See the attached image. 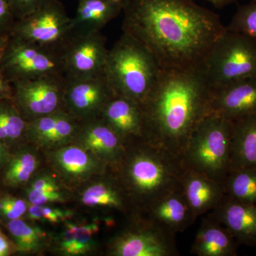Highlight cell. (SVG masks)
<instances>
[{"label":"cell","instance_id":"2e32d148","mask_svg":"<svg viewBox=\"0 0 256 256\" xmlns=\"http://www.w3.org/2000/svg\"><path fill=\"white\" fill-rule=\"evenodd\" d=\"M50 164L66 182H84L95 175L104 174L108 165L80 144L64 146L50 150Z\"/></svg>","mask_w":256,"mask_h":256},{"label":"cell","instance_id":"9c48e42d","mask_svg":"<svg viewBox=\"0 0 256 256\" xmlns=\"http://www.w3.org/2000/svg\"><path fill=\"white\" fill-rule=\"evenodd\" d=\"M111 240L109 252L114 256H175L178 255L176 235L152 222L139 218Z\"/></svg>","mask_w":256,"mask_h":256},{"label":"cell","instance_id":"8d00e7d4","mask_svg":"<svg viewBox=\"0 0 256 256\" xmlns=\"http://www.w3.org/2000/svg\"><path fill=\"white\" fill-rule=\"evenodd\" d=\"M28 188L42 192L60 191V188L54 178L48 174L37 176L32 180Z\"/></svg>","mask_w":256,"mask_h":256},{"label":"cell","instance_id":"603a6c76","mask_svg":"<svg viewBox=\"0 0 256 256\" xmlns=\"http://www.w3.org/2000/svg\"><path fill=\"white\" fill-rule=\"evenodd\" d=\"M242 168H256V114L233 121L232 170Z\"/></svg>","mask_w":256,"mask_h":256},{"label":"cell","instance_id":"cb8c5ba5","mask_svg":"<svg viewBox=\"0 0 256 256\" xmlns=\"http://www.w3.org/2000/svg\"><path fill=\"white\" fill-rule=\"evenodd\" d=\"M82 202L89 207H102L124 212L131 206L127 194L117 178L92 184L82 192Z\"/></svg>","mask_w":256,"mask_h":256},{"label":"cell","instance_id":"60d3db41","mask_svg":"<svg viewBox=\"0 0 256 256\" xmlns=\"http://www.w3.org/2000/svg\"><path fill=\"white\" fill-rule=\"evenodd\" d=\"M206 1L213 4L216 8H222L235 2L237 0H206Z\"/></svg>","mask_w":256,"mask_h":256},{"label":"cell","instance_id":"74e56055","mask_svg":"<svg viewBox=\"0 0 256 256\" xmlns=\"http://www.w3.org/2000/svg\"><path fill=\"white\" fill-rule=\"evenodd\" d=\"M13 85L0 70V100H12Z\"/></svg>","mask_w":256,"mask_h":256},{"label":"cell","instance_id":"f546056e","mask_svg":"<svg viewBox=\"0 0 256 256\" xmlns=\"http://www.w3.org/2000/svg\"><path fill=\"white\" fill-rule=\"evenodd\" d=\"M28 218L32 220L46 222L52 224H56L68 220L73 215L70 210H60L54 207L43 205L32 204L28 203V210L26 212Z\"/></svg>","mask_w":256,"mask_h":256},{"label":"cell","instance_id":"e575fe53","mask_svg":"<svg viewBox=\"0 0 256 256\" xmlns=\"http://www.w3.org/2000/svg\"><path fill=\"white\" fill-rule=\"evenodd\" d=\"M26 196L28 203L32 204L43 206L52 203H60L64 202V195L60 191L42 192L28 188Z\"/></svg>","mask_w":256,"mask_h":256},{"label":"cell","instance_id":"7a4b0ae2","mask_svg":"<svg viewBox=\"0 0 256 256\" xmlns=\"http://www.w3.org/2000/svg\"><path fill=\"white\" fill-rule=\"evenodd\" d=\"M210 94L200 66L162 68L142 104L144 139L182 156L194 130L208 114Z\"/></svg>","mask_w":256,"mask_h":256},{"label":"cell","instance_id":"d6a6232c","mask_svg":"<svg viewBox=\"0 0 256 256\" xmlns=\"http://www.w3.org/2000/svg\"><path fill=\"white\" fill-rule=\"evenodd\" d=\"M78 224L66 222L62 233L58 236L57 247L60 254L73 256Z\"/></svg>","mask_w":256,"mask_h":256},{"label":"cell","instance_id":"6da1fadb","mask_svg":"<svg viewBox=\"0 0 256 256\" xmlns=\"http://www.w3.org/2000/svg\"><path fill=\"white\" fill-rule=\"evenodd\" d=\"M122 31L162 68L198 66L227 30L218 15L193 0H122Z\"/></svg>","mask_w":256,"mask_h":256},{"label":"cell","instance_id":"5bb4252c","mask_svg":"<svg viewBox=\"0 0 256 256\" xmlns=\"http://www.w3.org/2000/svg\"><path fill=\"white\" fill-rule=\"evenodd\" d=\"M74 141L114 170L124 158L127 144L100 118L80 122Z\"/></svg>","mask_w":256,"mask_h":256},{"label":"cell","instance_id":"9a60e30c","mask_svg":"<svg viewBox=\"0 0 256 256\" xmlns=\"http://www.w3.org/2000/svg\"><path fill=\"white\" fill-rule=\"evenodd\" d=\"M80 124L63 109L28 122L25 138L35 146L52 150L73 142Z\"/></svg>","mask_w":256,"mask_h":256},{"label":"cell","instance_id":"44dd1931","mask_svg":"<svg viewBox=\"0 0 256 256\" xmlns=\"http://www.w3.org/2000/svg\"><path fill=\"white\" fill-rule=\"evenodd\" d=\"M238 246L226 227L208 215L202 220L190 252L198 256H235Z\"/></svg>","mask_w":256,"mask_h":256},{"label":"cell","instance_id":"ab89813d","mask_svg":"<svg viewBox=\"0 0 256 256\" xmlns=\"http://www.w3.org/2000/svg\"><path fill=\"white\" fill-rule=\"evenodd\" d=\"M9 152H8V146L0 141V170L4 168L6 162L10 158Z\"/></svg>","mask_w":256,"mask_h":256},{"label":"cell","instance_id":"52a82bcc","mask_svg":"<svg viewBox=\"0 0 256 256\" xmlns=\"http://www.w3.org/2000/svg\"><path fill=\"white\" fill-rule=\"evenodd\" d=\"M74 34L72 18L60 0H48L32 14L16 20L10 36L60 52Z\"/></svg>","mask_w":256,"mask_h":256},{"label":"cell","instance_id":"836d02e7","mask_svg":"<svg viewBox=\"0 0 256 256\" xmlns=\"http://www.w3.org/2000/svg\"><path fill=\"white\" fill-rule=\"evenodd\" d=\"M48 0H6L16 20L32 14Z\"/></svg>","mask_w":256,"mask_h":256},{"label":"cell","instance_id":"d590c367","mask_svg":"<svg viewBox=\"0 0 256 256\" xmlns=\"http://www.w3.org/2000/svg\"><path fill=\"white\" fill-rule=\"evenodd\" d=\"M16 22L6 0H0V36H10Z\"/></svg>","mask_w":256,"mask_h":256},{"label":"cell","instance_id":"83f0119b","mask_svg":"<svg viewBox=\"0 0 256 256\" xmlns=\"http://www.w3.org/2000/svg\"><path fill=\"white\" fill-rule=\"evenodd\" d=\"M8 228L12 236L18 252H38L46 244V234L44 230L22 218L10 220Z\"/></svg>","mask_w":256,"mask_h":256},{"label":"cell","instance_id":"7402d4cb","mask_svg":"<svg viewBox=\"0 0 256 256\" xmlns=\"http://www.w3.org/2000/svg\"><path fill=\"white\" fill-rule=\"evenodd\" d=\"M122 12V0H78L74 33L101 32Z\"/></svg>","mask_w":256,"mask_h":256},{"label":"cell","instance_id":"e0dca14e","mask_svg":"<svg viewBox=\"0 0 256 256\" xmlns=\"http://www.w3.org/2000/svg\"><path fill=\"white\" fill-rule=\"evenodd\" d=\"M210 215L226 227L239 245L256 246V204L244 203L225 195Z\"/></svg>","mask_w":256,"mask_h":256},{"label":"cell","instance_id":"d6986e66","mask_svg":"<svg viewBox=\"0 0 256 256\" xmlns=\"http://www.w3.org/2000/svg\"><path fill=\"white\" fill-rule=\"evenodd\" d=\"M144 213L146 218L174 234L184 232L196 220L181 186L156 200Z\"/></svg>","mask_w":256,"mask_h":256},{"label":"cell","instance_id":"277c9868","mask_svg":"<svg viewBox=\"0 0 256 256\" xmlns=\"http://www.w3.org/2000/svg\"><path fill=\"white\" fill-rule=\"evenodd\" d=\"M161 69L148 48L124 32L108 50L102 74L114 94L142 105L156 85Z\"/></svg>","mask_w":256,"mask_h":256},{"label":"cell","instance_id":"4dcf8cb0","mask_svg":"<svg viewBox=\"0 0 256 256\" xmlns=\"http://www.w3.org/2000/svg\"><path fill=\"white\" fill-rule=\"evenodd\" d=\"M99 226L96 223L78 224L73 256L85 255L95 248L96 234Z\"/></svg>","mask_w":256,"mask_h":256},{"label":"cell","instance_id":"30bf717a","mask_svg":"<svg viewBox=\"0 0 256 256\" xmlns=\"http://www.w3.org/2000/svg\"><path fill=\"white\" fill-rule=\"evenodd\" d=\"M66 78L46 76L12 82V101L28 122L64 109Z\"/></svg>","mask_w":256,"mask_h":256},{"label":"cell","instance_id":"ba28073f","mask_svg":"<svg viewBox=\"0 0 256 256\" xmlns=\"http://www.w3.org/2000/svg\"><path fill=\"white\" fill-rule=\"evenodd\" d=\"M0 70L12 84L46 76H65L60 52L11 36Z\"/></svg>","mask_w":256,"mask_h":256},{"label":"cell","instance_id":"ffe728a7","mask_svg":"<svg viewBox=\"0 0 256 256\" xmlns=\"http://www.w3.org/2000/svg\"><path fill=\"white\" fill-rule=\"evenodd\" d=\"M181 188L196 218L212 212L225 196L224 183L186 168Z\"/></svg>","mask_w":256,"mask_h":256},{"label":"cell","instance_id":"5b68a950","mask_svg":"<svg viewBox=\"0 0 256 256\" xmlns=\"http://www.w3.org/2000/svg\"><path fill=\"white\" fill-rule=\"evenodd\" d=\"M233 121L207 114L197 124L182 158L188 169L224 182L232 170Z\"/></svg>","mask_w":256,"mask_h":256},{"label":"cell","instance_id":"b9f144b4","mask_svg":"<svg viewBox=\"0 0 256 256\" xmlns=\"http://www.w3.org/2000/svg\"><path fill=\"white\" fill-rule=\"evenodd\" d=\"M10 38V36H9V35H8V36H0V60H1L3 54H4L5 48H6Z\"/></svg>","mask_w":256,"mask_h":256},{"label":"cell","instance_id":"f1b7e54d","mask_svg":"<svg viewBox=\"0 0 256 256\" xmlns=\"http://www.w3.org/2000/svg\"><path fill=\"white\" fill-rule=\"evenodd\" d=\"M226 28L256 41V0L240 6Z\"/></svg>","mask_w":256,"mask_h":256},{"label":"cell","instance_id":"7c38bea8","mask_svg":"<svg viewBox=\"0 0 256 256\" xmlns=\"http://www.w3.org/2000/svg\"><path fill=\"white\" fill-rule=\"evenodd\" d=\"M114 94L104 74L92 78L66 79L64 110L80 122L97 118Z\"/></svg>","mask_w":256,"mask_h":256},{"label":"cell","instance_id":"484cf974","mask_svg":"<svg viewBox=\"0 0 256 256\" xmlns=\"http://www.w3.org/2000/svg\"><path fill=\"white\" fill-rule=\"evenodd\" d=\"M223 183L227 196L244 203L256 204V168L232 170Z\"/></svg>","mask_w":256,"mask_h":256},{"label":"cell","instance_id":"d4e9b609","mask_svg":"<svg viewBox=\"0 0 256 256\" xmlns=\"http://www.w3.org/2000/svg\"><path fill=\"white\" fill-rule=\"evenodd\" d=\"M38 158L34 152L28 149L18 150L6 162L3 182L11 188H16L30 181L38 166Z\"/></svg>","mask_w":256,"mask_h":256},{"label":"cell","instance_id":"4fadbf2b","mask_svg":"<svg viewBox=\"0 0 256 256\" xmlns=\"http://www.w3.org/2000/svg\"><path fill=\"white\" fill-rule=\"evenodd\" d=\"M236 121L256 114V76L210 87L208 114Z\"/></svg>","mask_w":256,"mask_h":256},{"label":"cell","instance_id":"4316f807","mask_svg":"<svg viewBox=\"0 0 256 256\" xmlns=\"http://www.w3.org/2000/svg\"><path fill=\"white\" fill-rule=\"evenodd\" d=\"M28 124L12 100H0V141L6 146L18 142L25 138Z\"/></svg>","mask_w":256,"mask_h":256},{"label":"cell","instance_id":"1f68e13d","mask_svg":"<svg viewBox=\"0 0 256 256\" xmlns=\"http://www.w3.org/2000/svg\"><path fill=\"white\" fill-rule=\"evenodd\" d=\"M28 210V204L21 198L8 196L0 200V214L9 220L21 218Z\"/></svg>","mask_w":256,"mask_h":256},{"label":"cell","instance_id":"8fae6325","mask_svg":"<svg viewBox=\"0 0 256 256\" xmlns=\"http://www.w3.org/2000/svg\"><path fill=\"white\" fill-rule=\"evenodd\" d=\"M108 50L106 38L101 32L74 33L60 50L66 78L102 75Z\"/></svg>","mask_w":256,"mask_h":256},{"label":"cell","instance_id":"f35d334b","mask_svg":"<svg viewBox=\"0 0 256 256\" xmlns=\"http://www.w3.org/2000/svg\"><path fill=\"white\" fill-rule=\"evenodd\" d=\"M18 252L14 242H12L0 229V256H9Z\"/></svg>","mask_w":256,"mask_h":256},{"label":"cell","instance_id":"3957f363","mask_svg":"<svg viewBox=\"0 0 256 256\" xmlns=\"http://www.w3.org/2000/svg\"><path fill=\"white\" fill-rule=\"evenodd\" d=\"M186 170L182 156L140 138L126 144L116 171L132 206L146 212L156 200L181 186Z\"/></svg>","mask_w":256,"mask_h":256},{"label":"cell","instance_id":"8992f818","mask_svg":"<svg viewBox=\"0 0 256 256\" xmlns=\"http://www.w3.org/2000/svg\"><path fill=\"white\" fill-rule=\"evenodd\" d=\"M210 87L256 76V41L226 30L200 65Z\"/></svg>","mask_w":256,"mask_h":256},{"label":"cell","instance_id":"ac0fdd59","mask_svg":"<svg viewBox=\"0 0 256 256\" xmlns=\"http://www.w3.org/2000/svg\"><path fill=\"white\" fill-rule=\"evenodd\" d=\"M99 118L127 143L144 138V114L137 101L114 94Z\"/></svg>","mask_w":256,"mask_h":256}]
</instances>
